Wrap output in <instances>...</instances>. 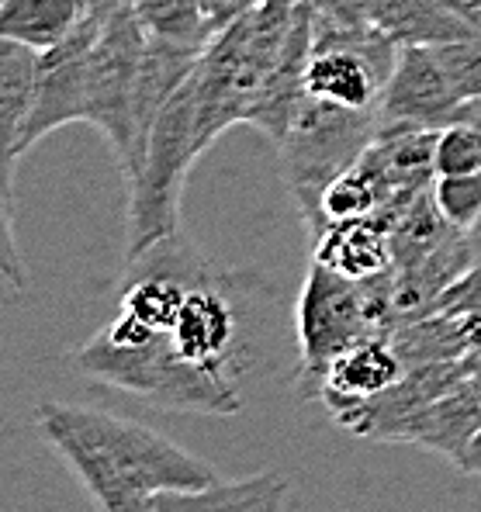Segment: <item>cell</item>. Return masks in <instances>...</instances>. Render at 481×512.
<instances>
[{
	"label": "cell",
	"mask_w": 481,
	"mask_h": 512,
	"mask_svg": "<svg viewBox=\"0 0 481 512\" xmlns=\"http://www.w3.org/2000/svg\"><path fill=\"white\" fill-rule=\"evenodd\" d=\"M35 423L101 512H153L160 492L219 481L212 464L163 433L90 405L42 402Z\"/></svg>",
	"instance_id": "6da1fadb"
},
{
	"label": "cell",
	"mask_w": 481,
	"mask_h": 512,
	"mask_svg": "<svg viewBox=\"0 0 481 512\" xmlns=\"http://www.w3.org/2000/svg\"><path fill=\"white\" fill-rule=\"evenodd\" d=\"M398 329L388 277L353 281L312 260L298 295V388L312 398L326 367L350 346Z\"/></svg>",
	"instance_id": "7a4b0ae2"
},
{
	"label": "cell",
	"mask_w": 481,
	"mask_h": 512,
	"mask_svg": "<svg viewBox=\"0 0 481 512\" xmlns=\"http://www.w3.org/2000/svg\"><path fill=\"white\" fill-rule=\"evenodd\" d=\"M374 135H378V111L336 108L308 94L298 104L288 132L277 142V153H281V180L312 239L326 232L322 218L326 187L367 153Z\"/></svg>",
	"instance_id": "3957f363"
},
{
	"label": "cell",
	"mask_w": 481,
	"mask_h": 512,
	"mask_svg": "<svg viewBox=\"0 0 481 512\" xmlns=\"http://www.w3.org/2000/svg\"><path fill=\"white\" fill-rule=\"evenodd\" d=\"M201 153L205 149L198 139L194 90L187 77L160 111L139 167L129 177V256L180 232V198Z\"/></svg>",
	"instance_id": "277c9868"
},
{
	"label": "cell",
	"mask_w": 481,
	"mask_h": 512,
	"mask_svg": "<svg viewBox=\"0 0 481 512\" xmlns=\"http://www.w3.org/2000/svg\"><path fill=\"white\" fill-rule=\"evenodd\" d=\"M149 32L132 7L101 21L84 63V122L108 139L122 173L135 153V94Z\"/></svg>",
	"instance_id": "5b68a950"
},
{
	"label": "cell",
	"mask_w": 481,
	"mask_h": 512,
	"mask_svg": "<svg viewBox=\"0 0 481 512\" xmlns=\"http://www.w3.org/2000/svg\"><path fill=\"white\" fill-rule=\"evenodd\" d=\"M468 101L454 90L437 45H398L395 66L378 101V125L433 128L461 122Z\"/></svg>",
	"instance_id": "8992f818"
},
{
	"label": "cell",
	"mask_w": 481,
	"mask_h": 512,
	"mask_svg": "<svg viewBox=\"0 0 481 512\" xmlns=\"http://www.w3.org/2000/svg\"><path fill=\"white\" fill-rule=\"evenodd\" d=\"M101 21L104 18H97V14H87V21L70 39L59 42L56 49L39 52L35 104L25 122V132H21L18 156H25L35 142H42L56 128L84 122V63L97 32H101Z\"/></svg>",
	"instance_id": "52a82bcc"
},
{
	"label": "cell",
	"mask_w": 481,
	"mask_h": 512,
	"mask_svg": "<svg viewBox=\"0 0 481 512\" xmlns=\"http://www.w3.org/2000/svg\"><path fill=\"white\" fill-rule=\"evenodd\" d=\"M468 374H471L468 357L409 367L392 388H385L374 398H364V402H357V405H347V409L329 412V419H333L336 426L350 429L360 440L385 443V436L392 433L398 423H405L412 412L430 405L433 398L447 395V391L454 388V384H461Z\"/></svg>",
	"instance_id": "ba28073f"
},
{
	"label": "cell",
	"mask_w": 481,
	"mask_h": 512,
	"mask_svg": "<svg viewBox=\"0 0 481 512\" xmlns=\"http://www.w3.org/2000/svg\"><path fill=\"white\" fill-rule=\"evenodd\" d=\"M481 429V381L468 374L461 384L447 391V395L433 398L419 412H412L405 423H398L385 443H402V447H419L430 454L447 457L457 464L468 450V443Z\"/></svg>",
	"instance_id": "9c48e42d"
},
{
	"label": "cell",
	"mask_w": 481,
	"mask_h": 512,
	"mask_svg": "<svg viewBox=\"0 0 481 512\" xmlns=\"http://www.w3.org/2000/svg\"><path fill=\"white\" fill-rule=\"evenodd\" d=\"M405 371L409 367L398 357L392 336H374V340H364L350 346L347 353H340L326 367L312 398H319L326 405V412L347 409V405H357L364 398H374L385 388H392Z\"/></svg>",
	"instance_id": "30bf717a"
},
{
	"label": "cell",
	"mask_w": 481,
	"mask_h": 512,
	"mask_svg": "<svg viewBox=\"0 0 481 512\" xmlns=\"http://www.w3.org/2000/svg\"><path fill=\"white\" fill-rule=\"evenodd\" d=\"M402 212H374L350 222H333L315 239L312 260L340 270L353 281H371L392 270V232Z\"/></svg>",
	"instance_id": "8fae6325"
},
{
	"label": "cell",
	"mask_w": 481,
	"mask_h": 512,
	"mask_svg": "<svg viewBox=\"0 0 481 512\" xmlns=\"http://www.w3.org/2000/svg\"><path fill=\"white\" fill-rule=\"evenodd\" d=\"M388 70L353 49H312L305 94L350 111H378Z\"/></svg>",
	"instance_id": "7c38bea8"
},
{
	"label": "cell",
	"mask_w": 481,
	"mask_h": 512,
	"mask_svg": "<svg viewBox=\"0 0 481 512\" xmlns=\"http://www.w3.org/2000/svg\"><path fill=\"white\" fill-rule=\"evenodd\" d=\"M371 25H378L395 45H443L481 42V28L461 18L440 0H357Z\"/></svg>",
	"instance_id": "4fadbf2b"
},
{
	"label": "cell",
	"mask_w": 481,
	"mask_h": 512,
	"mask_svg": "<svg viewBox=\"0 0 481 512\" xmlns=\"http://www.w3.org/2000/svg\"><path fill=\"white\" fill-rule=\"evenodd\" d=\"M288 478L260 471L239 481H212L201 488H177L153 499V512H284Z\"/></svg>",
	"instance_id": "5bb4252c"
},
{
	"label": "cell",
	"mask_w": 481,
	"mask_h": 512,
	"mask_svg": "<svg viewBox=\"0 0 481 512\" xmlns=\"http://www.w3.org/2000/svg\"><path fill=\"white\" fill-rule=\"evenodd\" d=\"M392 346L405 367L437 364V360H464L481 353V315H423L392 333Z\"/></svg>",
	"instance_id": "9a60e30c"
},
{
	"label": "cell",
	"mask_w": 481,
	"mask_h": 512,
	"mask_svg": "<svg viewBox=\"0 0 481 512\" xmlns=\"http://www.w3.org/2000/svg\"><path fill=\"white\" fill-rule=\"evenodd\" d=\"M90 14V0H0V39L56 49Z\"/></svg>",
	"instance_id": "2e32d148"
},
{
	"label": "cell",
	"mask_w": 481,
	"mask_h": 512,
	"mask_svg": "<svg viewBox=\"0 0 481 512\" xmlns=\"http://www.w3.org/2000/svg\"><path fill=\"white\" fill-rule=\"evenodd\" d=\"M132 11L139 14V21L146 25L149 35L198 45V49H205L212 42L201 0H132Z\"/></svg>",
	"instance_id": "e0dca14e"
},
{
	"label": "cell",
	"mask_w": 481,
	"mask_h": 512,
	"mask_svg": "<svg viewBox=\"0 0 481 512\" xmlns=\"http://www.w3.org/2000/svg\"><path fill=\"white\" fill-rule=\"evenodd\" d=\"M430 191H433V201H437L440 215L447 218L454 229L475 236L481 229V170L437 177Z\"/></svg>",
	"instance_id": "ac0fdd59"
},
{
	"label": "cell",
	"mask_w": 481,
	"mask_h": 512,
	"mask_svg": "<svg viewBox=\"0 0 481 512\" xmlns=\"http://www.w3.org/2000/svg\"><path fill=\"white\" fill-rule=\"evenodd\" d=\"M481 170V125L471 118L447 125L437 139V177Z\"/></svg>",
	"instance_id": "d6986e66"
},
{
	"label": "cell",
	"mask_w": 481,
	"mask_h": 512,
	"mask_svg": "<svg viewBox=\"0 0 481 512\" xmlns=\"http://www.w3.org/2000/svg\"><path fill=\"white\" fill-rule=\"evenodd\" d=\"M437 52L461 101H481V42H443Z\"/></svg>",
	"instance_id": "ffe728a7"
},
{
	"label": "cell",
	"mask_w": 481,
	"mask_h": 512,
	"mask_svg": "<svg viewBox=\"0 0 481 512\" xmlns=\"http://www.w3.org/2000/svg\"><path fill=\"white\" fill-rule=\"evenodd\" d=\"M433 312H440V315H481V260L468 270V274L457 277V281L450 284L437 301H433L426 315H433Z\"/></svg>",
	"instance_id": "44dd1931"
},
{
	"label": "cell",
	"mask_w": 481,
	"mask_h": 512,
	"mask_svg": "<svg viewBox=\"0 0 481 512\" xmlns=\"http://www.w3.org/2000/svg\"><path fill=\"white\" fill-rule=\"evenodd\" d=\"M201 4H205V25L215 39V35L225 32L232 21H239L243 14H250L253 7L263 4V0H201Z\"/></svg>",
	"instance_id": "7402d4cb"
},
{
	"label": "cell",
	"mask_w": 481,
	"mask_h": 512,
	"mask_svg": "<svg viewBox=\"0 0 481 512\" xmlns=\"http://www.w3.org/2000/svg\"><path fill=\"white\" fill-rule=\"evenodd\" d=\"M461 474H481V429H478V436L468 443V450H464V457L454 464Z\"/></svg>",
	"instance_id": "603a6c76"
},
{
	"label": "cell",
	"mask_w": 481,
	"mask_h": 512,
	"mask_svg": "<svg viewBox=\"0 0 481 512\" xmlns=\"http://www.w3.org/2000/svg\"><path fill=\"white\" fill-rule=\"evenodd\" d=\"M122 7H132V0H90V14H97V18H108Z\"/></svg>",
	"instance_id": "cb8c5ba5"
},
{
	"label": "cell",
	"mask_w": 481,
	"mask_h": 512,
	"mask_svg": "<svg viewBox=\"0 0 481 512\" xmlns=\"http://www.w3.org/2000/svg\"><path fill=\"white\" fill-rule=\"evenodd\" d=\"M468 364H471V374H475V378L481 381V353H471Z\"/></svg>",
	"instance_id": "d4e9b609"
},
{
	"label": "cell",
	"mask_w": 481,
	"mask_h": 512,
	"mask_svg": "<svg viewBox=\"0 0 481 512\" xmlns=\"http://www.w3.org/2000/svg\"><path fill=\"white\" fill-rule=\"evenodd\" d=\"M471 246H475V263L481 260V229L475 232V236H471Z\"/></svg>",
	"instance_id": "484cf974"
}]
</instances>
